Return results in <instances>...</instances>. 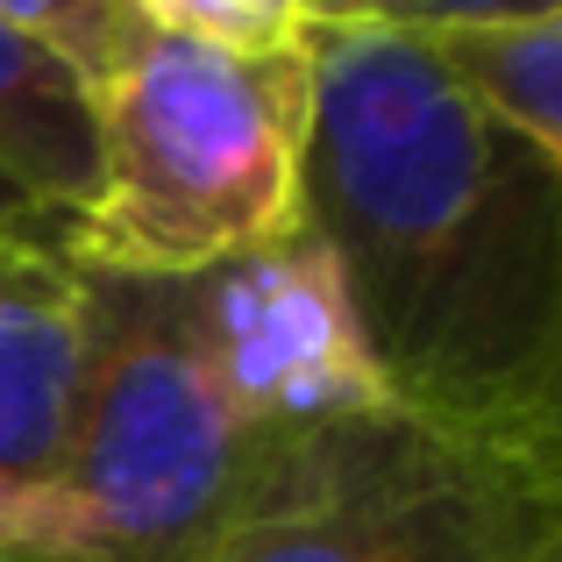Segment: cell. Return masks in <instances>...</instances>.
<instances>
[{
  "label": "cell",
  "instance_id": "obj_11",
  "mask_svg": "<svg viewBox=\"0 0 562 562\" xmlns=\"http://www.w3.org/2000/svg\"><path fill=\"white\" fill-rule=\"evenodd\" d=\"M562 0H314V22H363V29H441L484 22V14H541Z\"/></svg>",
  "mask_w": 562,
  "mask_h": 562
},
{
  "label": "cell",
  "instance_id": "obj_12",
  "mask_svg": "<svg viewBox=\"0 0 562 562\" xmlns=\"http://www.w3.org/2000/svg\"><path fill=\"white\" fill-rule=\"evenodd\" d=\"M65 243H71V221L50 214L43 200H29V192L0 171V249H8V257H57L65 263Z\"/></svg>",
  "mask_w": 562,
  "mask_h": 562
},
{
  "label": "cell",
  "instance_id": "obj_9",
  "mask_svg": "<svg viewBox=\"0 0 562 562\" xmlns=\"http://www.w3.org/2000/svg\"><path fill=\"white\" fill-rule=\"evenodd\" d=\"M0 22L22 29L43 50H57L86 86L114 79L143 50V36L157 29L136 0H0Z\"/></svg>",
  "mask_w": 562,
  "mask_h": 562
},
{
  "label": "cell",
  "instance_id": "obj_7",
  "mask_svg": "<svg viewBox=\"0 0 562 562\" xmlns=\"http://www.w3.org/2000/svg\"><path fill=\"white\" fill-rule=\"evenodd\" d=\"M435 71L513 143L562 165V8L541 14H484V22L406 29Z\"/></svg>",
  "mask_w": 562,
  "mask_h": 562
},
{
  "label": "cell",
  "instance_id": "obj_10",
  "mask_svg": "<svg viewBox=\"0 0 562 562\" xmlns=\"http://www.w3.org/2000/svg\"><path fill=\"white\" fill-rule=\"evenodd\" d=\"M136 8L171 36L214 43V50H249V57L292 50L314 22V0H136Z\"/></svg>",
  "mask_w": 562,
  "mask_h": 562
},
{
  "label": "cell",
  "instance_id": "obj_6",
  "mask_svg": "<svg viewBox=\"0 0 562 562\" xmlns=\"http://www.w3.org/2000/svg\"><path fill=\"white\" fill-rule=\"evenodd\" d=\"M86 384L79 271L22 257L0 271V555L50 562Z\"/></svg>",
  "mask_w": 562,
  "mask_h": 562
},
{
  "label": "cell",
  "instance_id": "obj_8",
  "mask_svg": "<svg viewBox=\"0 0 562 562\" xmlns=\"http://www.w3.org/2000/svg\"><path fill=\"white\" fill-rule=\"evenodd\" d=\"M93 86L57 50L0 22V171L50 214L79 221L93 200Z\"/></svg>",
  "mask_w": 562,
  "mask_h": 562
},
{
  "label": "cell",
  "instance_id": "obj_2",
  "mask_svg": "<svg viewBox=\"0 0 562 562\" xmlns=\"http://www.w3.org/2000/svg\"><path fill=\"white\" fill-rule=\"evenodd\" d=\"M314 79L306 50H214L150 29L93 86V200L65 263L100 278H200L300 221Z\"/></svg>",
  "mask_w": 562,
  "mask_h": 562
},
{
  "label": "cell",
  "instance_id": "obj_1",
  "mask_svg": "<svg viewBox=\"0 0 562 562\" xmlns=\"http://www.w3.org/2000/svg\"><path fill=\"white\" fill-rule=\"evenodd\" d=\"M300 221L398 413L562 449V165L484 122L406 29L306 22Z\"/></svg>",
  "mask_w": 562,
  "mask_h": 562
},
{
  "label": "cell",
  "instance_id": "obj_5",
  "mask_svg": "<svg viewBox=\"0 0 562 562\" xmlns=\"http://www.w3.org/2000/svg\"><path fill=\"white\" fill-rule=\"evenodd\" d=\"M179 300L192 349L257 456L392 413L335 257L306 221L243 257L206 263L200 278H179Z\"/></svg>",
  "mask_w": 562,
  "mask_h": 562
},
{
  "label": "cell",
  "instance_id": "obj_14",
  "mask_svg": "<svg viewBox=\"0 0 562 562\" xmlns=\"http://www.w3.org/2000/svg\"><path fill=\"white\" fill-rule=\"evenodd\" d=\"M0 562H22V555H0Z\"/></svg>",
  "mask_w": 562,
  "mask_h": 562
},
{
  "label": "cell",
  "instance_id": "obj_3",
  "mask_svg": "<svg viewBox=\"0 0 562 562\" xmlns=\"http://www.w3.org/2000/svg\"><path fill=\"white\" fill-rule=\"evenodd\" d=\"M192 562H562V449L371 413L271 449Z\"/></svg>",
  "mask_w": 562,
  "mask_h": 562
},
{
  "label": "cell",
  "instance_id": "obj_4",
  "mask_svg": "<svg viewBox=\"0 0 562 562\" xmlns=\"http://www.w3.org/2000/svg\"><path fill=\"white\" fill-rule=\"evenodd\" d=\"M86 384L50 562H192L263 456L221 406L179 278L79 271Z\"/></svg>",
  "mask_w": 562,
  "mask_h": 562
},
{
  "label": "cell",
  "instance_id": "obj_13",
  "mask_svg": "<svg viewBox=\"0 0 562 562\" xmlns=\"http://www.w3.org/2000/svg\"><path fill=\"white\" fill-rule=\"evenodd\" d=\"M8 263H22V257H8V249H0V271H8ZM50 263H57V257H50Z\"/></svg>",
  "mask_w": 562,
  "mask_h": 562
}]
</instances>
